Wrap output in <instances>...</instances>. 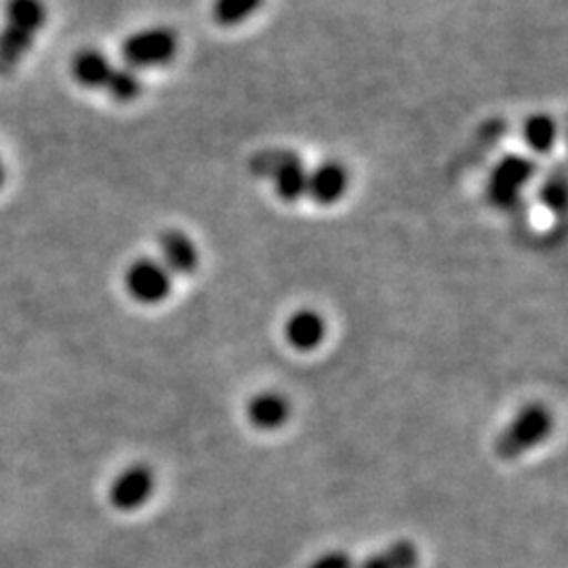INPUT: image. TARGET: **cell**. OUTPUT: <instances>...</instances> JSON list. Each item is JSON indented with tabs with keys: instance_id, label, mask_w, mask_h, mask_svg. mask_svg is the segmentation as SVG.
Masks as SVG:
<instances>
[{
	"instance_id": "cell-1",
	"label": "cell",
	"mask_w": 568,
	"mask_h": 568,
	"mask_svg": "<svg viewBox=\"0 0 568 568\" xmlns=\"http://www.w3.org/2000/svg\"><path fill=\"white\" fill-rule=\"evenodd\" d=\"M47 23L44 0H7L0 28V60L18 63L32 49Z\"/></svg>"
},
{
	"instance_id": "cell-2",
	"label": "cell",
	"mask_w": 568,
	"mask_h": 568,
	"mask_svg": "<svg viewBox=\"0 0 568 568\" xmlns=\"http://www.w3.org/2000/svg\"><path fill=\"white\" fill-rule=\"evenodd\" d=\"M554 419L546 405L530 403L523 406L495 438V455L499 459H518L520 455L528 453L530 448L541 445L551 432Z\"/></svg>"
},
{
	"instance_id": "cell-3",
	"label": "cell",
	"mask_w": 568,
	"mask_h": 568,
	"mask_svg": "<svg viewBox=\"0 0 568 568\" xmlns=\"http://www.w3.org/2000/svg\"><path fill=\"white\" fill-rule=\"evenodd\" d=\"M251 171L257 178L272 180L278 199L284 203H295L307 192V169L295 152L265 150L253 159Z\"/></svg>"
},
{
	"instance_id": "cell-4",
	"label": "cell",
	"mask_w": 568,
	"mask_h": 568,
	"mask_svg": "<svg viewBox=\"0 0 568 568\" xmlns=\"http://www.w3.org/2000/svg\"><path fill=\"white\" fill-rule=\"evenodd\" d=\"M122 61L131 70L161 68L171 63L178 53V37L171 28L154 26L126 37L122 42Z\"/></svg>"
},
{
	"instance_id": "cell-5",
	"label": "cell",
	"mask_w": 568,
	"mask_h": 568,
	"mask_svg": "<svg viewBox=\"0 0 568 568\" xmlns=\"http://www.w3.org/2000/svg\"><path fill=\"white\" fill-rule=\"evenodd\" d=\"M537 164L528 156L508 154L490 171L487 183L488 201L499 209H511L523 199V192L532 180Z\"/></svg>"
},
{
	"instance_id": "cell-6",
	"label": "cell",
	"mask_w": 568,
	"mask_h": 568,
	"mask_svg": "<svg viewBox=\"0 0 568 568\" xmlns=\"http://www.w3.org/2000/svg\"><path fill=\"white\" fill-rule=\"evenodd\" d=\"M124 288L138 304H163L173 291V276L159 260L143 257L126 267Z\"/></svg>"
},
{
	"instance_id": "cell-7",
	"label": "cell",
	"mask_w": 568,
	"mask_h": 568,
	"mask_svg": "<svg viewBox=\"0 0 568 568\" xmlns=\"http://www.w3.org/2000/svg\"><path fill=\"white\" fill-rule=\"evenodd\" d=\"M156 488L154 469L145 464H133L119 471L108 488V501L119 511H138L143 508Z\"/></svg>"
},
{
	"instance_id": "cell-8",
	"label": "cell",
	"mask_w": 568,
	"mask_h": 568,
	"mask_svg": "<svg viewBox=\"0 0 568 568\" xmlns=\"http://www.w3.org/2000/svg\"><path fill=\"white\" fill-rule=\"evenodd\" d=\"M347 171L342 163L337 161H325L318 164L316 169L307 171V192L312 201L318 204L337 203L347 190Z\"/></svg>"
},
{
	"instance_id": "cell-9",
	"label": "cell",
	"mask_w": 568,
	"mask_h": 568,
	"mask_svg": "<svg viewBox=\"0 0 568 568\" xmlns=\"http://www.w3.org/2000/svg\"><path fill=\"white\" fill-rule=\"evenodd\" d=\"M326 323L316 310H297L284 325V337L297 352H312L325 342Z\"/></svg>"
},
{
	"instance_id": "cell-10",
	"label": "cell",
	"mask_w": 568,
	"mask_h": 568,
	"mask_svg": "<svg viewBox=\"0 0 568 568\" xmlns=\"http://www.w3.org/2000/svg\"><path fill=\"white\" fill-rule=\"evenodd\" d=\"M159 251H161V264L173 274L187 276L199 265V248L190 241L187 234L180 230H169L159 239Z\"/></svg>"
},
{
	"instance_id": "cell-11",
	"label": "cell",
	"mask_w": 568,
	"mask_h": 568,
	"mask_svg": "<svg viewBox=\"0 0 568 568\" xmlns=\"http://www.w3.org/2000/svg\"><path fill=\"white\" fill-rule=\"evenodd\" d=\"M246 417L251 426L262 432H274L288 422L291 417V403L281 392H262L253 396L246 405Z\"/></svg>"
},
{
	"instance_id": "cell-12",
	"label": "cell",
	"mask_w": 568,
	"mask_h": 568,
	"mask_svg": "<svg viewBox=\"0 0 568 568\" xmlns=\"http://www.w3.org/2000/svg\"><path fill=\"white\" fill-rule=\"evenodd\" d=\"M72 77L84 89H105L114 63L100 49H82L72 60Z\"/></svg>"
},
{
	"instance_id": "cell-13",
	"label": "cell",
	"mask_w": 568,
	"mask_h": 568,
	"mask_svg": "<svg viewBox=\"0 0 568 568\" xmlns=\"http://www.w3.org/2000/svg\"><path fill=\"white\" fill-rule=\"evenodd\" d=\"M417 565L419 548L408 539H400L389 544L386 549L371 554L356 568H417Z\"/></svg>"
},
{
	"instance_id": "cell-14",
	"label": "cell",
	"mask_w": 568,
	"mask_h": 568,
	"mask_svg": "<svg viewBox=\"0 0 568 568\" xmlns=\"http://www.w3.org/2000/svg\"><path fill=\"white\" fill-rule=\"evenodd\" d=\"M103 91L116 102H133L142 95V77H140V72H135L126 65H114V70L110 74V81H108Z\"/></svg>"
},
{
	"instance_id": "cell-15",
	"label": "cell",
	"mask_w": 568,
	"mask_h": 568,
	"mask_svg": "<svg viewBox=\"0 0 568 568\" xmlns=\"http://www.w3.org/2000/svg\"><path fill=\"white\" fill-rule=\"evenodd\" d=\"M558 138V126L556 121L548 114H532L525 122V142L532 152L546 154Z\"/></svg>"
},
{
	"instance_id": "cell-16",
	"label": "cell",
	"mask_w": 568,
	"mask_h": 568,
	"mask_svg": "<svg viewBox=\"0 0 568 568\" xmlns=\"http://www.w3.org/2000/svg\"><path fill=\"white\" fill-rule=\"evenodd\" d=\"M260 7L262 0H215L213 16L222 26H239L248 20Z\"/></svg>"
},
{
	"instance_id": "cell-17",
	"label": "cell",
	"mask_w": 568,
	"mask_h": 568,
	"mask_svg": "<svg viewBox=\"0 0 568 568\" xmlns=\"http://www.w3.org/2000/svg\"><path fill=\"white\" fill-rule=\"evenodd\" d=\"M565 190H567V182H565V175L560 171L544 183L541 199H544V203H546L549 211H562L565 209V203H567V192Z\"/></svg>"
},
{
	"instance_id": "cell-18",
	"label": "cell",
	"mask_w": 568,
	"mask_h": 568,
	"mask_svg": "<svg viewBox=\"0 0 568 568\" xmlns=\"http://www.w3.org/2000/svg\"><path fill=\"white\" fill-rule=\"evenodd\" d=\"M307 568H356V565H354V558L347 551L331 549L323 556H318Z\"/></svg>"
},
{
	"instance_id": "cell-19",
	"label": "cell",
	"mask_w": 568,
	"mask_h": 568,
	"mask_svg": "<svg viewBox=\"0 0 568 568\" xmlns=\"http://www.w3.org/2000/svg\"><path fill=\"white\" fill-rule=\"evenodd\" d=\"M4 180H7V169H4V163H2V159H0V187L4 185Z\"/></svg>"
}]
</instances>
